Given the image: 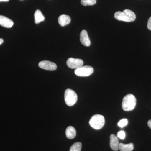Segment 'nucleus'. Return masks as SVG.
Here are the masks:
<instances>
[{
    "label": "nucleus",
    "mask_w": 151,
    "mask_h": 151,
    "mask_svg": "<svg viewBox=\"0 0 151 151\" xmlns=\"http://www.w3.org/2000/svg\"><path fill=\"white\" fill-rule=\"evenodd\" d=\"M114 17L118 20L126 22L134 21L136 18L134 13L129 9L124 10L123 12H116L114 14Z\"/></svg>",
    "instance_id": "f257e3e1"
},
{
    "label": "nucleus",
    "mask_w": 151,
    "mask_h": 151,
    "mask_svg": "<svg viewBox=\"0 0 151 151\" xmlns=\"http://www.w3.org/2000/svg\"><path fill=\"white\" fill-rule=\"evenodd\" d=\"M137 103L136 97L132 94H128L123 98L122 107L125 111H132L134 109Z\"/></svg>",
    "instance_id": "f03ea898"
},
{
    "label": "nucleus",
    "mask_w": 151,
    "mask_h": 151,
    "mask_svg": "<svg viewBox=\"0 0 151 151\" xmlns=\"http://www.w3.org/2000/svg\"><path fill=\"white\" fill-rule=\"evenodd\" d=\"M89 124L93 129L96 130L100 129L105 125V118L102 115L96 114L92 116L89 121Z\"/></svg>",
    "instance_id": "7ed1b4c3"
},
{
    "label": "nucleus",
    "mask_w": 151,
    "mask_h": 151,
    "mask_svg": "<svg viewBox=\"0 0 151 151\" xmlns=\"http://www.w3.org/2000/svg\"><path fill=\"white\" fill-rule=\"evenodd\" d=\"M64 99L66 105L72 106L76 103L78 99L77 94L72 89H66L64 94Z\"/></svg>",
    "instance_id": "20e7f679"
},
{
    "label": "nucleus",
    "mask_w": 151,
    "mask_h": 151,
    "mask_svg": "<svg viewBox=\"0 0 151 151\" xmlns=\"http://www.w3.org/2000/svg\"><path fill=\"white\" fill-rule=\"evenodd\" d=\"M94 72V69L91 66L86 65L76 69L74 73L77 76L86 77L89 76Z\"/></svg>",
    "instance_id": "39448f33"
},
{
    "label": "nucleus",
    "mask_w": 151,
    "mask_h": 151,
    "mask_svg": "<svg viewBox=\"0 0 151 151\" xmlns=\"http://www.w3.org/2000/svg\"><path fill=\"white\" fill-rule=\"evenodd\" d=\"M66 64L67 66L70 68L76 69L83 66L84 62L81 59L70 58L67 60Z\"/></svg>",
    "instance_id": "423d86ee"
},
{
    "label": "nucleus",
    "mask_w": 151,
    "mask_h": 151,
    "mask_svg": "<svg viewBox=\"0 0 151 151\" xmlns=\"http://www.w3.org/2000/svg\"><path fill=\"white\" fill-rule=\"evenodd\" d=\"M39 66L40 68L45 70L53 71L57 69V65L54 63L48 61V60H43L39 63Z\"/></svg>",
    "instance_id": "0eeeda50"
},
{
    "label": "nucleus",
    "mask_w": 151,
    "mask_h": 151,
    "mask_svg": "<svg viewBox=\"0 0 151 151\" xmlns=\"http://www.w3.org/2000/svg\"><path fill=\"white\" fill-rule=\"evenodd\" d=\"M80 40L81 43L84 46L86 47L90 46L91 42L88 36L87 32L85 30H83L80 33Z\"/></svg>",
    "instance_id": "6e6552de"
},
{
    "label": "nucleus",
    "mask_w": 151,
    "mask_h": 151,
    "mask_svg": "<svg viewBox=\"0 0 151 151\" xmlns=\"http://www.w3.org/2000/svg\"><path fill=\"white\" fill-rule=\"evenodd\" d=\"M0 25L3 27L10 28L13 26L14 22L6 17L0 15Z\"/></svg>",
    "instance_id": "1a4fd4ad"
},
{
    "label": "nucleus",
    "mask_w": 151,
    "mask_h": 151,
    "mask_svg": "<svg viewBox=\"0 0 151 151\" xmlns=\"http://www.w3.org/2000/svg\"><path fill=\"white\" fill-rule=\"evenodd\" d=\"M110 147L114 151H118L119 150V141L118 137L114 134L110 136Z\"/></svg>",
    "instance_id": "9d476101"
},
{
    "label": "nucleus",
    "mask_w": 151,
    "mask_h": 151,
    "mask_svg": "<svg viewBox=\"0 0 151 151\" xmlns=\"http://www.w3.org/2000/svg\"><path fill=\"white\" fill-rule=\"evenodd\" d=\"M71 19L70 17L66 15H61L58 19V23L61 26L64 27L70 23Z\"/></svg>",
    "instance_id": "9b49d317"
},
{
    "label": "nucleus",
    "mask_w": 151,
    "mask_h": 151,
    "mask_svg": "<svg viewBox=\"0 0 151 151\" xmlns=\"http://www.w3.org/2000/svg\"><path fill=\"white\" fill-rule=\"evenodd\" d=\"M65 134L68 139H73L76 136V130L74 127L71 126L68 127L65 130Z\"/></svg>",
    "instance_id": "f8f14e48"
},
{
    "label": "nucleus",
    "mask_w": 151,
    "mask_h": 151,
    "mask_svg": "<svg viewBox=\"0 0 151 151\" xmlns=\"http://www.w3.org/2000/svg\"><path fill=\"white\" fill-rule=\"evenodd\" d=\"M134 149V145L133 143L129 144L120 143L119 145V150L121 151H132Z\"/></svg>",
    "instance_id": "ddd939ff"
},
{
    "label": "nucleus",
    "mask_w": 151,
    "mask_h": 151,
    "mask_svg": "<svg viewBox=\"0 0 151 151\" xmlns=\"http://www.w3.org/2000/svg\"><path fill=\"white\" fill-rule=\"evenodd\" d=\"M34 17L35 22V24H36L44 21L45 17L40 10H37L35 11V13Z\"/></svg>",
    "instance_id": "4468645a"
},
{
    "label": "nucleus",
    "mask_w": 151,
    "mask_h": 151,
    "mask_svg": "<svg viewBox=\"0 0 151 151\" xmlns=\"http://www.w3.org/2000/svg\"><path fill=\"white\" fill-rule=\"evenodd\" d=\"M82 144L80 142H77L73 144L70 149V151H81Z\"/></svg>",
    "instance_id": "2eb2a0df"
},
{
    "label": "nucleus",
    "mask_w": 151,
    "mask_h": 151,
    "mask_svg": "<svg viewBox=\"0 0 151 151\" xmlns=\"http://www.w3.org/2000/svg\"><path fill=\"white\" fill-rule=\"evenodd\" d=\"M97 2V0H81V4L84 6L94 5Z\"/></svg>",
    "instance_id": "dca6fc26"
},
{
    "label": "nucleus",
    "mask_w": 151,
    "mask_h": 151,
    "mask_svg": "<svg viewBox=\"0 0 151 151\" xmlns=\"http://www.w3.org/2000/svg\"><path fill=\"white\" fill-rule=\"evenodd\" d=\"M128 124V119H122L120 120L118 123V125L119 127L123 128V127H126Z\"/></svg>",
    "instance_id": "f3484780"
},
{
    "label": "nucleus",
    "mask_w": 151,
    "mask_h": 151,
    "mask_svg": "<svg viewBox=\"0 0 151 151\" xmlns=\"http://www.w3.org/2000/svg\"><path fill=\"white\" fill-rule=\"evenodd\" d=\"M117 137L122 139H124L126 137L125 132L124 131H119L117 134Z\"/></svg>",
    "instance_id": "a211bd4d"
},
{
    "label": "nucleus",
    "mask_w": 151,
    "mask_h": 151,
    "mask_svg": "<svg viewBox=\"0 0 151 151\" xmlns=\"http://www.w3.org/2000/svg\"><path fill=\"white\" fill-rule=\"evenodd\" d=\"M147 28L150 30L151 31V17L149 18L148 21Z\"/></svg>",
    "instance_id": "6ab92c4d"
},
{
    "label": "nucleus",
    "mask_w": 151,
    "mask_h": 151,
    "mask_svg": "<svg viewBox=\"0 0 151 151\" xmlns=\"http://www.w3.org/2000/svg\"><path fill=\"white\" fill-rule=\"evenodd\" d=\"M148 125L149 127L151 129V120H149L148 122Z\"/></svg>",
    "instance_id": "aec40b11"
},
{
    "label": "nucleus",
    "mask_w": 151,
    "mask_h": 151,
    "mask_svg": "<svg viewBox=\"0 0 151 151\" xmlns=\"http://www.w3.org/2000/svg\"><path fill=\"white\" fill-rule=\"evenodd\" d=\"M4 42V40L2 38H0V45Z\"/></svg>",
    "instance_id": "412c9836"
},
{
    "label": "nucleus",
    "mask_w": 151,
    "mask_h": 151,
    "mask_svg": "<svg viewBox=\"0 0 151 151\" xmlns=\"http://www.w3.org/2000/svg\"><path fill=\"white\" fill-rule=\"evenodd\" d=\"M9 0H0V2H8Z\"/></svg>",
    "instance_id": "4be33fe9"
}]
</instances>
